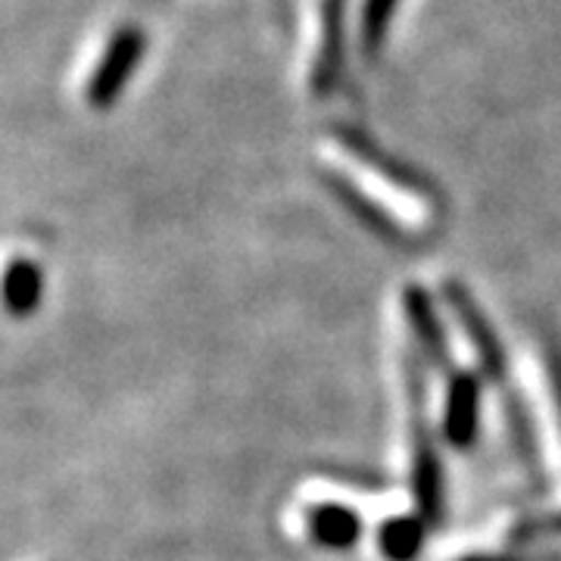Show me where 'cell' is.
Returning a JSON list of instances; mask_svg holds the SVG:
<instances>
[{
	"label": "cell",
	"mask_w": 561,
	"mask_h": 561,
	"mask_svg": "<svg viewBox=\"0 0 561 561\" xmlns=\"http://www.w3.org/2000/svg\"><path fill=\"white\" fill-rule=\"evenodd\" d=\"M324 150H328V160L337 165V172H343L346 184L375 209L378 219H431V203H427V197H421L412 184L393 179V172H387L381 162L368 160L365 153H359V147L341 144V140H328Z\"/></svg>",
	"instance_id": "6da1fadb"
},
{
	"label": "cell",
	"mask_w": 561,
	"mask_h": 561,
	"mask_svg": "<svg viewBox=\"0 0 561 561\" xmlns=\"http://www.w3.org/2000/svg\"><path fill=\"white\" fill-rule=\"evenodd\" d=\"M402 306H405V319L412 324V334L419 337L424 359L449 378L453 359H449V350H446V341H443V328L440 321H437L434 306H431V297L424 290H419V287H409Z\"/></svg>",
	"instance_id": "8992f818"
},
{
	"label": "cell",
	"mask_w": 561,
	"mask_h": 561,
	"mask_svg": "<svg viewBox=\"0 0 561 561\" xmlns=\"http://www.w3.org/2000/svg\"><path fill=\"white\" fill-rule=\"evenodd\" d=\"M405 387H409V402H412V486H415V500H419L421 518L424 522H437L443 512V474L440 459H437V446L427 427V409H424V375L415 365L412 356H405Z\"/></svg>",
	"instance_id": "7a4b0ae2"
},
{
	"label": "cell",
	"mask_w": 561,
	"mask_h": 561,
	"mask_svg": "<svg viewBox=\"0 0 561 561\" xmlns=\"http://www.w3.org/2000/svg\"><path fill=\"white\" fill-rule=\"evenodd\" d=\"M542 365H546V387H549V397L556 405V415H559L561 427V353L559 346H546L542 350Z\"/></svg>",
	"instance_id": "8fae6325"
},
{
	"label": "cell",
	"mask_w": 561,
	"mask_h": 561,
	"mask_svg": "<svg viewBox=\"0 0 561 561\" xmlns=\"http://www.w3.org/2000/svg\"><path fill=\"white\" fill-rule=\"evenodd\" d=\"M421 540H424V518H390L381 527V549L390 561L415 559Z\"/></svg>",
	"instance_id": "9c48e42d"
},
{
	"label": "cell",
	"mask_w": 561,
	"mask_h": 561,
	"mask_svg": "<svg viewBox=\"0 0 561 561\" xmlns=\"http://www.w3.org/2000/svg\"><path fill=\"white\" fill-rule=\"evenodd\" d=\"M306 527L316 537V542L328 546V549H346V546H353V542L359 540L362 534L359 515L353 508L334 505V502H324V505L309 508Z\"/></svg>",
	"instance_id": "52a82bcc"
},
{
	"label": "cell",
	"mask_w": 561,
	"mask_h": 561,
	"mask_svg": "<svg viewBox=\"0 0 561 561\" xmlns=\"http://www.w3.org/2000/svg\"><path fill=\"white\" fill-rule=\"evenodd\" d=\"M443 297L449 302V309L456 312V319L461 324V334L468 337L474 356H478V365L486 378L493 381H502L505 378V356H502V343L496 341L490 321L483 319V312L478 309V302L468 297V290L456 284V280H446L443 284Z\"/></svg>",
	"instance_id": "3957f363"
},
{
	"label": "cell",
	"mask_w": 561,
	"mask_h": 561,
	"mask_svg": "<svg viewBox=\"0 0 561 561\" xmlns=\"http://www.w3.org/2000/svg\"><path fill=\"white\" fill-rule=\"evenodd\" d=\"M3 294H7V309L13 316H25L38 306L41 297V275L32 262H13L7 268V284H3Z\"/></svg>",
	"instance_id": "ba28073f"
},
{
	"label": "cell",
	"mask_w": 561,
	"mask_h": 561,
	"mask_svg": "<svg viewBox=\"0 0 561 561\" xmlns=\"http://www.w3.org/2000/svg\"><path fill=\"white\" fill-rule=\"evenodd\" d=\"M461 561H561L556 556H534V559H524V556H471V559Z\"/></svg>",
	"instance_id": "5bb4252c"
},
{
	"label": "cell",
	"mask_w": 561,
	"mask_h": 561,
	"mask_svg": "<svg viewBox=\"0 0 561 561\" xmlns=\"http://www.w3.org/2000/svg\"><path fill=\"white\" fill-rule=\"evenodd\" d=\"M542 534H561V512L518 524L512 537H515V540H534V537H542Z\"/></svg>",
	"instance_id": "4fadbf2b"
},
{
	"label": "cell",
	"mask_w": 561,
	"mask_h": 561,
	"mask_svg": "<svg viewBox=\"0 0 561 561\" xmlns=\"http://www.w3.org/2000/svg\"><path fill=\"white\" fill-rule=\"evenodd\" d=\"M508 409V431H512V443L522 456L524 468H527V478L534 483L542 481L540 474V453H537V440H534V431H530V421H527V412L518 397H508L505 402Z\"/></svg>",
	"instance_id": "30bf717a"
},
{
	"label": "cell",
	"mask_w": 561,
	"mask_h": 561,
	"mask_svg": "<svg viewBox=\"0 0 561 561\" xmlns=\"http://www.w3.org/2000/svg\"><path fill=\"white\" fill-rule=\"evenodd\" d=\"M393 10V0H365V20H362V32H365V41H378V35L383 32V22Z\"/></svg>",
	"instance_id": "7c38bea8"
},
{
	"label": "cell",
	"mask_w": 561,
	"mask_h": 561,
	"mask_svg": "<svg viewBox=\"0 0 561 561\" xmlns=\"http://www.w3.org/2000/svg\"><path fill=\"white\" fill-rule=\"evenodd\" d=\"M138 54L140 35L131 32V28H125V32H119L116 38L110 41V47L103 54L98 72L91 76V84H88V98H91L94 106H103V103H110L119 94V88L128 79L131 66L138 62Z\"/></svg>",
	"instance_id": "5b68a950"
},
{
	"label": "cell",
	"mask_w": 561,
	"mask_h": 561,
	"mask_svg": "<svg viewBox=\"0 0 561 561\" xmlns=\"http://www.w3.org/2000/svg\"><path fill=\"white\" fill-rule=\"evenodd\" d=\"M478 409H481V381H478V375H471V371L449 375L443 434L456 449H468L478 437Z\"/></svg>",
	"instance_id": "277c9868"
}]
</instances>
